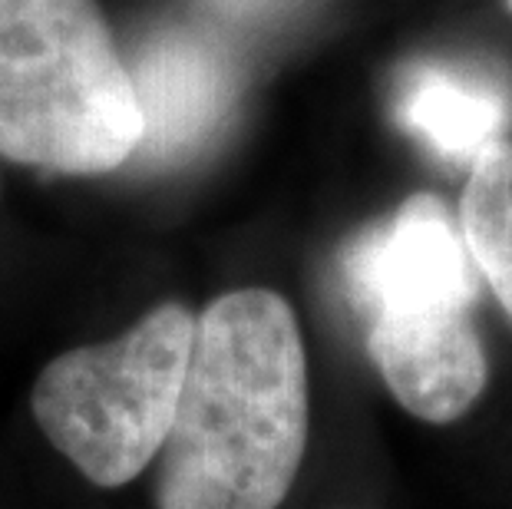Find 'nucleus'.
Instances as JSON below:
<instances>
[{
  "label": "nucleus",
  "instance_id": "1",
  "mask_svg": "<svg viewBox=\"0 0 512 509\" xmlns=\"http://www.w3.org/2000/svg\"><path fill=\"white\" fill-rule=\"evenodd\" d=\"M308 447V361L291 305L268 288L215 298L192 331L159 450V509H278Z\"/></svg>",
  "mask_w": 512,
  "mask_h": 509
},
{
  "label": "nucleus",
  "instance_id": "2",
  "mask_svg": "<svg viewBox=\"0 0 512 509\" xmlns=\"http://www.w3.org/2000/svg\"><path fill=\"white\" fill-rule=\"evenodd\" d=\"M139 143L143 113L96 0H0V156L100 176Z\"/></svg>",
  "mask_w": 512,
  "mask_h": 509
},
{
  "label": "nucleus",
  "instance_id": "3",
  "mask_svg": "<svg viewBox=\"0 0 512 509\" xmlns=\"http://www.w3.org/2000/svg\"><path fill=\"white\" fill-rule=\"evenodd\" d=\"M195 314L166 301L113 341L60 354L30 407L53 447L86 480L116 490L159 457L179 407Z\"/></svg>",
  "mask_w": 512,
  "mask_h": 509
},
{
  "label": "nucleus",
  "instance_id": "4",
  "mask_svg": "<svg viewBox=\"0 0 512 509\" xmlns=\"http://www.w3.org/2000/svg\"><path fill=\"white\" fill-rule=\"evenodd\" d=\"M347 295L370 321L400 314L470 311L476 272L460 225L430 192H417L387 222L344 252Z\"/></svg>",
  "mask_w": 512,
  "mask_h": 509
},
{
  "label": "nucleus",
  "instance_id": "5",
  "mask_svg": "<svg viewBox=\"0 0 512 509\" xmlns=\"http://www.w3.org/2000/svg\"><path fill=\"white\" fill-rule=\"evenodd\" d=\"M126 70L143 113V143L133 159L149 166H172L202 149L235 103L232 63L199 30H156Z\"/></svg>",
  "mask_w": 512,
  "mask_h": 509
},
{
  "label": "nucleus",
  "instance_id": "6",
  "mask_svg": "<svg viewBox=\"0 0 512 509\" xmlns=\"http://www.w3.org/2000/svg\"><path fill=\"white\" fill-rule=\"evenodd\" d=\"M370 361L403 410L427 424H453L486 387V351L470 311L374 318Z\"/></svg>",
  "mask_w": 512,
  "mask_h": 509
},
{
  "label": "nucleus",
  "instance_id": "7",
  "mask_svg": "<svg viewBox=\"0 0 512 509\" xmlns=\"http://www.w3.org/2000/svg\"><path fill=\"white\" fill-rule=\"evenodd\" d=\"M397 119L433 153L470 162L506 139L509 100L496 83L450 67H417L397 90Z\"/></svg>",
  "mask_w": 512,
  "mask_h": 509
},
{
  "label": "nucleus",
  "instance_id": "8",
  "mask_svg": "<svg viewBox=\"0 0 512 509\" xmlns=\"http://www.w3.org/2000/svg\"><path fill=\"white\" fill-rule=\"evenodd\" d=\"M466 252L512 318V143L499 139L473 159L460 202Z\"/></svg>",
  "mask_w": 512,
  "mask_h": 509
},
{
  "label": "nucleus",
  "instance_id": "9",
  "mask_svg": "<svg viewBox=\"0 0 512 509\" xmlns=\"http://www.w3.org/2000/svg\"><path fill=\"white\" fill-rule=\"evenodd\" d=\"M212 4L219 10H225V14H232V17H255V14H261V10L281 4V0H212Z\"/></svg>",
  "mask_w": 512,
  "mask_h": 509
},
{
  "label": "nucleus",
  "instance_id": "10",
  "mask_svg": "<svg viewBox=\"0 0 512 509\" xmlns=\"http://www.w3.org/2000/svg\"><path fill=\"white\" fill-rule=\"evenodd\" d=\"M509 10H512V0H509Z\"/></svg>",
  "mask_w": 512,
  "mask_h": 509
}]
</instances>
